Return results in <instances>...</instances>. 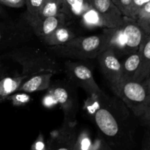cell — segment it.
<instances>
[{
  "label": "cell",
  "instance_id": "cell-14",
  "mask_svg": "<svg viewBox=\"0 0 150 150\" xmlns=\"http://www.w3.org/2000/svg\"><path fill=\"white\" fill-rule=\"evenodd\" d=\"M28 78L26 75L22 73L14 76L3 75L0 78V103L7 100L10 95L18 92L22 83Z\"/></svg>",
  "mask_w": 150,
  "mask_h": 150
},
{
  "label": "cell",
  "instance_id": "cell-9",
  "mask_svg": "<svg viewBox=\"0 0 150 150\" xmlns=\"http://www.w3.org/2000/svg\"><path fill=\"white\" fill-rule=\"evenodd\" d=\"M120 27L125 38L127 56L139 51L142 42L147 35L139 26L137 21L132 18L124 16Z\"/></svg>",
  "mask_w": 150,
  "mask_h": 150
},
{
  "label": "cell",
  "instance_id": "cell-29",
  "mask_svg": "<svg viewBox=\"0 0 150 150\" xmlns=\"http://www.w3.org/2000/svg\"><path fill=\"white\" fill-rule=\"evenodd\" d=\"M140 120L144 125L150 126V104L144 115L140 118Z\"/></svg>",
  "mask_w": 150,
  "mask_h": 150
},
{
  "label": "cell",
  "instance_id": "cell-4",
  "mask_svg": "<svg viewBox=\"0 0 150 150\" xmlns=\"http://www.w3.org/2000/svg\"><path fill=\"white\" fill-rule=\"evenodd\" d=\"M110 86L116 96L122 100L135 117L140 119L144 115L150 103L147 89L144 82L124 80Z\"/></svg>",
  "mask_w": 150,
  "mask_h": 150
},
{
  "label": "cell",
  "instance_id": "cell-11",
  "mask_svg": "<svg viewBox=\"0 0 150 150\" xmlns=\"http://www.w3.org/2000/svg\"><path fill=\"white\" fill-rule=\"evenodd\" d=\"M67 18L64 13H59L55 16H48L41 19L24 18L32 27L35 35L42 38L51 34L57 28L64 26Z\"/></svg>",
  "mask_w": 150,
  "mask_h": 150
},
{
  "label": "cell",
  "instance_id": "cell-15",
  "mask_svg": "<svg viewBox=\"0 0 150 150\" xmlns=\"http://www.w3.org/2000/svg\"><path fill=\"white\" fill-rule=\"evenodd\" d=\"M140 66L134 80L143 82L150 75V35H146L139 48Z\"/></svg>",
  "mask_w": 150,
  "mask_h": 150
},
{
  "label": "cell",
  "instance_id": "cell-19",
  "mask_svg": "<svg viewBox=\"0 0 150 150\" xmlns=\"http://www.w3.org/2000/svg\"><path fill=\"white\" fill-rule=\"evenodd\" d=\"M80 18L81 24L86 29H94L97 28H105V23L102 17L90 4Z\"/></svg>",
  "mask_w": 150,
  "mask_h": 150
},
{
  "label": "cell",
  "instance_id": "cell-16",
  "mask_svg": "<svg viewBox=\"0 0 150 150\" xmlns=\"http://www.w3.org/2000/svg\"><path fill=\"white\" fill-rule=\"evenodd\" d=\"M76 37V34L70 28L64 25L57 28L49 35L40 38L45 45L50 47L65 44Z\"/></svg>",
  "mask_w": 150,
  "mask_h": 150
},
{
  "label": "cell",
  "instance_id": "cell-20",
  "mask_svg": "<svg viewBox=\"0 0 150 150\" xmlns=\"http://www.w3.org/2000/svg\"><path fill=\"white\" fill-rule=\"evenodd\" d=\"M59 13H62L61 0H43L38 17L35 18H44Z\"/></svg>",
  "mask_w": 150,
  "mask_h": 150
},
{
  "label": "cell",
  "instance_id": "cell-5",
  "mask_svg": "<svg viewBox=\"0 0 150 150\" xmlns=\"http://www.w3.org/2000/svg\"><path fill=\"white\" fill-rule=\"evenodd\" d=\"M35 36L30 25L22 16L16 20L0 23V50L15 48L32 40Z\"/></svg>",
  "mask_w": 150,
  "mask_h": 150
},
{
  "label": "cell",
  "instance_id": "cell-34",
  "mask_svg": "<svg viewBox=\"0 0 150 150\" xmlns=\"http://www.w3.org/2000/svg\"><path fill=\"white\" fill-rule=\"evenodd\" d=\"M57 150H70V149H68L67 148H66V147H61V148H59V149H58Z\"/></svg>",
  "mask_w": 150,
  "mask_h": 150
},
{
  "label": "cell",
  "instance_id": "cell-12",
  "mask_svg": "<svg viewBox=\"0 0 150 150\" xmlns=\"http://www.w3.org/2000/svg\"><path fill=\"white\" fill-rule=\"evenodd\" d=\"M102 35L103 50L106 48L112 50L119 59L127 56L125 38L120 26L116 28H103Z\"/></svg>",
  "mask_w": 150,
  "mask_h": 150
},
{
  "label": "cell",
  "instance_id": "cell-30",
  "mask_svg": "<svg viewBox=\"0 0 150 150\" xmlns=\"http://www.w3.org/2000/svg\"><path fill=\"white\" fill-rule=\"evenodd\" d=\"M143 82L144 83L145 86H146V89H147L148 95H149V103H150V75L147 78H146V80Z\"/></svg>",
  "mask_w": 150,
  "mask_h": 150
},
{
  "label": "cell",
  "instance_id": "cell-28",
  "mask_svg": "<svg viewBox=\"0 0 150 150\" xmlns=\"http://www.w3.org/2000/svg\"><path fill=\"white\" fill-rule=\"evenodd\" d=\"M91 146V142L89 138L83 137L79 142V146L81 150H89Z\"/></svg>",
  "mask_w": 150,
  "mask_h": 150
},
{
  "label": "cell",
  "instance_id": "cell-2",
  "mask_svg": "<svg viewBox=\"0 0 150 150\" xmlns=\"http://www.w3.org/2000/svg\"><path fill=\"white\" fill-rule=\"evenodd\" d=\"M130 110L116 97L100 98L99 106L92 117L100 131L108 137H114L127 126L130 119Z\"/></svg>",
  "mask_w": 150,
  "mask_h": 150
},
{
  "label": "cell",
  "instance_id": "cell-22",
  "mask_svg": "<svg viewBox=\"0 0 150 150\" xmlns=\"http://www.w3.org/2000/svg\"><path fill=\"white\" fill-rule=\"evenodd\" d=\"M16 92L13 95H10L7 98V100H10L13 105L19 106V105H24L30 101V96L26 92Z\"/></svg>",
  "mask_w": 150,
  "mask_h": 150
},
{
  "label": "cell",
  "instance_id": "cell-33",
  "mask_svg": "<svg viewBox=\"0 0 150 150\" xmlns=\"http://www.w3.org/2000/svg\"><path fill=\"white\" fill-rule=\"evenodd\" d=\"M3 76V73H2V67H1V62H0V78Z\"/></svg>",
  "mask_w": 150,
  "mask_h": 150
},
{
  "label": "cell",
  "instance_id": "cell-35",
  "mask_svg": "<svg viewBox=\"0 0 150 150\" xmlns=\"http://www.w3.org/2000/svg\"><path fill=\"white\" fill-rule=\"evenodd\" d=\"M2 14H3V10L0 7V17H1V16H2Z\"/></svg>",
  "mask_w": 150,
  "mask_h": 150
},
{
  "label": "cell",
  "instance_id": "cell-24",
  "mask_svg": "<svg viewBox=\"0 0 150 150\" xmlns=\"http://www.w3.org/2000/svg\"><path fill=\"white\" fill-rule=\"evenodd\" d=\"M150 0H132L131 11H130V18L136 19L138 12L145 4Z\"/></svg>",
  "mask_w": 150,
  "mask_h": 150
},
{
  "label": "cell",
  "instance_id": "cell-10",
  "mask_svg": "<svg viewBox=\"0 0 150 150\" xmlns=\"http://www.w3.org/2000/svg\"><path fill=\"white\" fill-rule=\"evenodd\" d=\"M89 2L100 15L105 28H116L122 24L124 16L112 0H89Z\"/></svg>",
  "mask_w": 150,
  "mask_h": 150
},
{
  "label": "cell",
  "instance_id": "cell-6",
  "mask_svg": "<svg viewBox=\"0 0 150 150\" xmlns=\"http://www.w3.org/2000/svg\"><path fill=\"white\" fill-rule=\"evenodd\" d=\"M64 72L69 82L73 86L82 88L89 96L102 98L105 95L95 81L92 70L86 63L80 61L66 62Z\"/></svg>",
  "mask_w": 150,
  "mask_h": 150
},
{
  "label": "cell",
  "instance_id": "cell-26",
  "mask_svg": "<svg viewBox=\"0 0 150 150\" xmlns=\"http://www.w3.org/2000/svg\"><path fill=\"white\" fill-rule=\"evenodd\" d=\"M150 18V1L145 4L138 12L136 20L142 18Z\"/></svg>",
  "mask_w": 150,
  "mask_h": 150
},
{
  "label": "cell",
  "instance_id": "cell-21",
  "mask_svg": "<svg viewBox=\"0 0 150 150\" xmlns=\"http://www.w3.org/2000/svg\"><path fill=\"white\" fill-rule=\"evenodd\" d=\"M43 0H26V11L23 15L25 18H35L38 17Z\"/></svg>",
  "mask_w": 150,
  "mask_h": 150
},
{
  "label": "cell",
  "instance_id": "cell-18",
  "mask_svg": "<svg viewBox=\"0 0 150 150\" xmlns=\"http://www.w3.org/2000/svg\"><path fill=\"white\" fill-rule=\"evenodd\" d=\"M62 13L67 17L80 18L89 6V0H61Z\"/></svg>",
  "mask_w": 150,
  "mask_h": 150
},
{
  "label": "cell",
  "instance_id": "cell-27",
  "mask_svg": "<svg viewBox=\"0 0 150 150\" xmlns=\"http://www.w3.org/2000/svg\"><path fill=\"white\" fill-rule=\"evenodd\" d=\"M137 22L139 26L142 27L144 32L147 35H150V18H147L137 19Z\"/></svg>",
  "mask_w": 150,
  "mask_h": 150
},
{
  "label": "cell",
  "instance_id": "cell-3",
  "mask_svg": "<svg viewBox=\"0 0 150 150\" xmlns=\"http://www.w3.org/2000/svg\"><path fill=\"white\" fill-rule=\"evenodd\" d=\"M103 50L102 33L87 37H76L69 42L57 46H50L48 51L57 57L86 60L98 58Z\"/></svg>",
  "mask_w": 150,
  "mask_h": 150
},
{
  "label": "cell",
  "instance_id": "cell-7",
  "mask_svg": "<svg viewBox=\"0 0 150 150\" xmlns=\"http://www.w3.org/2000/svg\"><path fill=\"white\" fill-rule=\"evenodd\" d=\"M69 83H55L50 86V94L54 97L56 103L61 107L64 114V121L76 122V113L78 111V98L76 93Z\"/></svg>",
  "mask_w": 150,
  "mask_h": 150
},
{
  "label": "cell",
  "instance_id": "cell-17",
  "mask_svg": "<svg viewBox=\"0 0 150 150\" xmlns=\"http://www.w3.org/2000/svg\"><path fill=\"white\" fill-rule=\"evenodd\" d=\"M121 62L122 67V78L121 81L134 80L140 66L139 51H136L126 56Z\"/></svg>",
  "mask_w": 150,
  "mask_h": 150
},
{
  "label": "cell",
  "instance_id": "cell-32",
  "mask_svg": "<svg viewBox=\"0 0 150 150\" xmlns=\"http://www.w3.org/2000/svg\"><path fill=\"white\" fill-rule=\"evenodd\" d=\"M145 150H150V137L148 139V141L146 143V146H145Z\"/></svg>",
  "mask_w": 150,
  "mask_h": 150
},
{
  "label": "cell",
  "instance_id": "cell-8",
  "mask_svg": "<svg viewBox=\"0 0 150 150\" xmlns=\"http://www.w3.org/2000/svg\"><path fill=\"white\" fill-rule=\"evenodd\" d=\"M97 59H98L101 72L109 82L110 85L122 80V62L112 50L109 48L103 50Z\"/></svg>",
  "mask_w": 150,
  "mask_h": 150
},
{
  "label": "cell",
  "instance_id": "cell-23",
  "mask_svg": "<svg viewBox=\"0 0 150 150\" xmlns=\"http://www.w3.org/2000/svg\"><path fill=\"white\" fill-rule=\"evenodd\" d=\"M124 16L130 18L132 0H112Z\"/></svg>",
  "mask_w": 150,
  "mask_h": 150
},
{
  "label": "cell",
  "instance_id": "cell-31",
  "mask_svg": "<svg viewBox=\"0 0 150 150\" xmlns=\"http://www.w3.org/2000/svg\"><path fill=\"white\" fill-rule=\"evenodd\" d=\"M35 148L37 150H42L44 148V144L42 142H37L35 144Z\"/></svg>",
  "mask_w": 150,
  "mask_h": 150
},
{
  "label": "cell",
  "instance_id": "cell-25",
  "mask_svg": "<svg viewBox=\"0 0 150 150\" xmlns=\"http://www.w3.org/2000/svg\"><path fill=\"white\" fill-rule=\"evenodd\" d=\"M26 0H0V4L13 8H20L25 5Z\"/></svg>",
  "mask_w": 150,
  "mask_h": 150
},
{
  "label": "cell",
  "instance_id": "cell-13",
  "mask_svg": "<svg viewBox=\"0 0 150 150\" xmlns=\"http://www.w3.org/2000/svg\"><path fill=\"white\" fill-rule=\"evenodd\" d=\"M54 75L51 72H42L32 75L22 83L18 92L33 93L48 89L51 86V79Z\"/></svg>",
  "mask_w": 150,
  "mask_h": 150
},
{
  "label": "cell",
  "instance_id": "cell-1",
  "mask_svg": "<svg viewBox=\"0 0 150 150\" xmlns=\"http://www.w3.org/2000/svg\"><path fill=\"white\" fill-rule=\"evenodd\" d=\"M4 57L20 64L22 73L28 77L42 72L57 74L62 71L57 57L48 50L42 49L38 45H21L13 48Z\"/></svg>",
  "mask_w": 150,
  "mask_h": 150
}]
</instances>
